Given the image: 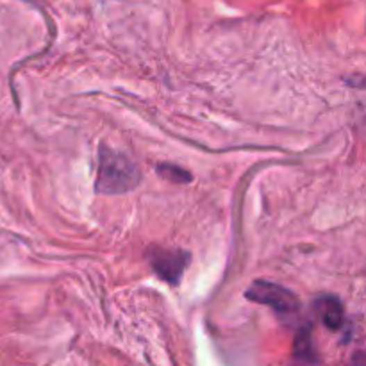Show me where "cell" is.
<instances>
[{
  "instance_id": "cell-4",
  "label": "cell",
  "mask_w": 366,
  "mask_h": 366,
  "mask_svg": "<svg viewBox=\"0 0 366 366\" xmlns=\"http://www.w3.org/2000/svg\"><path fill=\"white\" fill-rule=\"evenodd\" d=\"M317 311L322 324L329 331H342L345 325V311L340 299L334 295H324L317 300Z\"/></svg>"
},
{
  "instance_id": "cell-1",
  "label": "cell",
  "mask_w": 366,
  "mask_h": 366,
  "mask_svg": "<svg viewBox=\"0 0 366 366\" xmlns=\"http://www.w3.org/2000/svg\"><path fill=\"white\" fill-rule=\"evenodd\" d=\"M140 170L129 156L102 145L99 150L95 192L102 195H122L140 184Z\"/></svg>"
},
{
  "instance_id": "cell-2",
  "label": "cell",
  "mask_w": 366,
  "mask_h": 366,
  "mask_svg": "<svg viewBox=\"0 0 366 366\" xmlns=\"http://www.w3.org/2000/svg\"><path fill=\"white\" fill-rule=\"evenodd\" d=\"M247 299L256 304L268 306L274 309L279 317H297L300 311L299 297L288 290V288L281 286V284L270 283V281H256L252 286L247 290Z\"/></svg>"
},
{
  "instance_id": "cell-5",
  "label": "cell",
  "mask_w": 366,
  "mask_h": 366,
  "mask_svg": "<svg viewBox=\"0 0 366 366\" xmlns=\"http://www.w3.org/2000/svg\"><path fill=\"white\" fill-rule=\"evenodd\" d=\"M158 174L163 179L170 181L175 184H186L192 181V174L184 168L172 165V163H159L158 165Z\"/></svg>"
},
{
  "instance_id": "cell-3",
  "label": "cell",
  "mask_w": 366,
  "mask_h": 366,
  "mask_svg": "<svg viewBox=\"0 0 366 366\" xmlns=\"http://www.w3.org/2000/svg\"><path fill=\"white\" fill-rule=\"evenodd\" d=\"M147 261L159 279L170 286H177L183 279L184 270L188 268L192 256L186 250L165 249V247H150L147 250Z\"/></svg>"
},
{
  "instance_id": "cell-6",
  "label": "cell",
  "mask_w": 366,
  "mask_h": 366,
  "mask_svg": "<svg viewBox=\"0 0 366 366\" xmlns=\"http://www.w3.org/2000/svg\"><path fill=\"white\" fill-rule=\"evenodd\" d=\"M293 352H295V356L299 359H306V361L311 359V356H313L311 325H304V327L297 333L295 349H293Z\"/></svg>"
}]
</instances>
